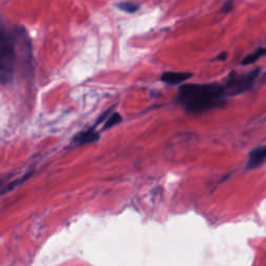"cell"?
Segmentation results:
<instances>
[{"label":"cell","instance_id":"cell-7","mask_svg":"<svg viewBox=\"0 0 266 266\" xmlns=\"http://www.w3.org/2000/svg\"><path fill=\"white\" fill-rule=\"evenodd\" d=\"M266 55V48H259L258 50H256L255 52L248 54L247 57L244 58V60L242 61V65L243 66H247V65H251L256 63L259 59H261L262 57Z\"/></svg>","mask_w":266,"mask_h":266},{"label":"cell","instance_id":"cell-6","mask_svg":"<svg viewBox=\"0 0 266 266\" xmlns=\"http://www.w3.org/2000/svg\"><path fill=\"white\" fill-rule=\"evenodd\" d=\"M192 76L191 73L187 72H165L161 76V80L169 85H178L189 79Z\"/></svg>","mask_w":266,"mask_h":266},{"label":"cell","instance_id":"cell-10","mask_svg":"<svg viewBox=\"0 0 266 266\" xmlns=\"http://www.w3.org/2000/svg\"><path fill=\"white\" fill-rule=\"evenodd\" d=\"M232 7H233V3H226L225 5H223V7L221 8V12L228 13L229 11L232 10Z\"/></svg>","mask_w":266,"mask_h":266},{"label":"cell","instance_id":"cell-8","mask_svg":"<svg viewBox=\"0 0 266 266\" xmlns=\"http://www.w3.org/2000/svg\"><path fill=\"white\" fill-rule=\"evenodd\" d=\"M121 121H122V117H121L120 114H118V113L111 114L107 118V121L105 122V124L103 126V129L106 130V129H109L111 127H114V126H116L117 124H119Z\"/></svg>","mask_w":266,"mask_h":266},{"label":"cell","instance_id":"cell-9","mask_svg":"<svg viewBox=\"0 0 266 266\" xmlns=\"http://www.w3.org/2000/svg\"><path fill=\"white\" fill-rule=\"evenodd\" d=\"M120 10L124 11V12H127V13H134L138 10L139 6L133 3H122L119 5Z\"/></svg>","mask_w":266,"mask_h":266},{"label":"cell","instance_id":"cell-4","mask_svg":"<svg viewBox=\"0 0 266 266\" xmlns=\"http://www.w3.org/2000/svg\"><path fill=\"white\" fill-rule=\"evenodd\" d=\"M266 161V146L256 148L251 150L248 154V161L246 164V169H256L259 165Z\"/></svg>","mask_w":266,"mask_h":266},{"label":"cell","instance_id":"cell-11","mask_svg":"<svg viewBox=\"0 0 266 266\" xmlns=\"http://www.w3.org/2000/svg\"><path fill=\"white\" fill-rule=\"evenodd\" d=\"M228 58V53L227 52H221L218 57L216 58L217 61H225Z\"/></svg>","mask_w":266,"mask_h":266},{"label":"cell","instance_id":"cell-3","mask_svg":"<svg viewBox=\"0 0 266 266\" xmlns=\"http://www.w3.org/2000/svg\"><path fill=\"white\" fill-rule=\"evenodd\" d=\"M259 71L260 70H256V71L250 72L246 75H235L232 73L225 88V92L235 96L247 91L254 85V81L257 78Z\"/></svg>","mask_w":266,"mask_h":266},{"label":"cell","instance_id":"cell-5","mask_svg":"<svg viewBox=\"0 0 266 266\" xmlns=\"http://www.w3.org/2000/svg\"><path fill=\"white\" fill-rule=\"evenodd\" d=\"M99 139V134L98 132H96L93 128H90L86 131H82L80 133H78L74 139H73V144L78 147V146H83V145H87V144H91L94 143L96 141Z\"/></svg>","mask_w":266,"mask_h":266},{"label":"cell","instance_id":"cell-2","mask_svg":"<svg viewBox=\"0 0 266 266\" xmlns=\"http://www.w3.org/2000/svg\"><path fill=\"white\" fill-rule=\"evenodd\" d=\"M17 43L14 36L0 30V83L5 85L13 80L17 66Z\"/></svg>","mask_w":266,"mask_h":266},{"label":"cell","instance_id":"cell-1","mask_svg":"<svg viewBox=\"0 0 266 266\" xmlns=\"http://www.w3.org/2000/svg\"><path fill=\"white\" fill-rule=\"evenodd\" d=\"M225 88L218 85H184L177 95V101L190 113L219 107L225 101Z\"/></svg>","mask_w":266,"mask_h":266}]
</instances>
